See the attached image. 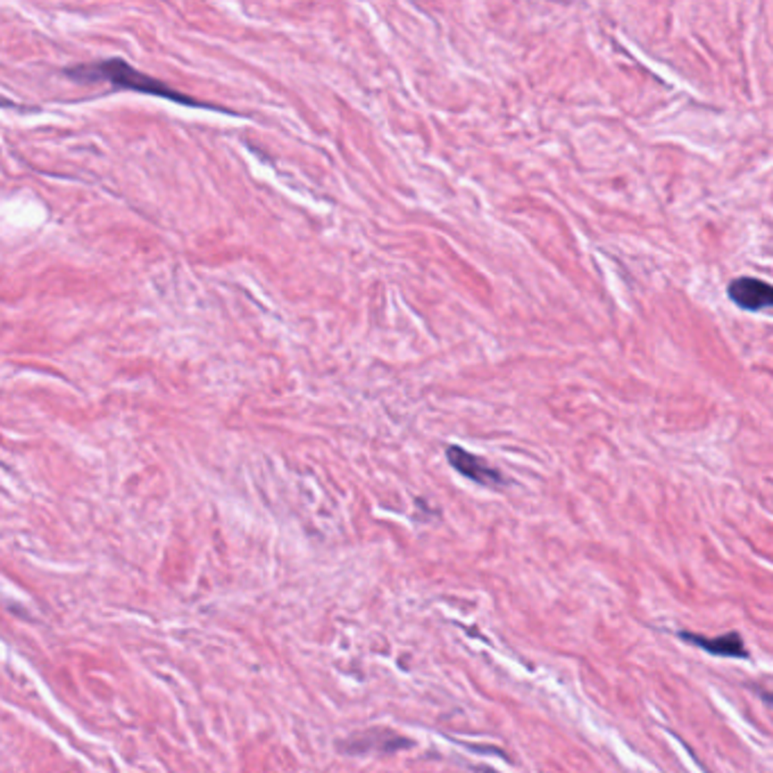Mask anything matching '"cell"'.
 I'll return each mask as SVG.
<instances>
[{
  "label": "cell",
  "instance_id": "1",
  "mask_svg": "<svg viewBox=\"0 0 773 773\" xmlns=\"http://www.w3.org/2000/svg\"><path fill=\"white\" fill-rule=\"evenodd\" d=\"M64 75L75 82H107L116 89H128L137 91V94L154 96V98L170 100V103L178 104H188V107H207L216 109L213 104H204L203 100L191 98V96L182 94V91L168 87L162 79L153 78V75L143 73V71L134 69L129 62L121 60V57H112V60H100V62H87V64H75L66 66Z\"/></svg>",
  "mask_w": 773,
  "mask_h": 773
},
{
  "label": "cell",
  "instance_id": "2",
  "mask_svg": "<svg viewBox=\"0 0 773 773\" xmlns=\"http://www.w3.org/2000/svg\"><path fill=\"white\" fill-rule=\"evenodd\" d=\"M447 461L461 477L470 478V481L486 486V488H499L506 483L499 470H495L486 458L477 456V453L468 452L461 445H449L447 447Z\"/></svg>",
  "mask_w": 773,
  "mask_h": 773
},
{
  "label": "cell",
  "instance_id": "3",
  "mask_svg": "<svg viewBox=\"0 0 773 773\" xmlns=\"http://www.w3.org/2000/svg\"><path fill=\"white\" fill-rule=\"evenodd\" d=\"M728 297L744 311H773V284L755 277H737L730 281Z\"/></svg>",
  "mask_w": 773,
  "mask_h": 773
},
{
  "label": "cell",
  "instance_id": "4",
  "mask_svg": "<svg viewBox=\"0 0 773 773\" xmlns=\"http://www.w3.org/2000/svg\"><path fill=\"white\" fill-rule=\"evenodd\" d=\"M685 642L699 646V649L708 651L712 655H719V658H746V646L744 640L739 637V633H726L721 637H703V636H692V633H680Z\"/></svg>",
  "mask_w": 773,
  "mask_h": 773
},
{
  "label": "cell",
  "instance_id": "5",
  "mask_svg": "<svg viewBox=\"0 0 773 773\" xmlns=\"http://www.w3.org/2000/svg\"><path fill=\"white\" fill-rule=\"evenodd\" d=\"M767 699H769V701H771V703H773V696H767Z\"/></svg>",
  "mask_w": 773,
  "mask_h": 773
}]
</instances>
